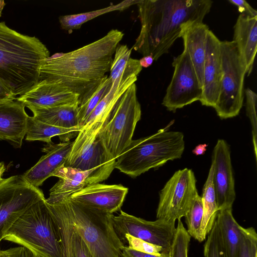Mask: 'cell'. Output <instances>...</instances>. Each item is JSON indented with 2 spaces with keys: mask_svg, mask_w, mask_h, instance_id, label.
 <instances>
[{
  "mask_svg": "<svg viewBox=\"0 0 257 257\" xmlns=\"http://www.w3.org/2000/svg\"><path fill=\"white\" fill-rule=\"evenodd\" d=\"M131 53L132 49H129L126 45L118 44L116 47L108 76L112 83L122 74L131 58Z\"/></svg>",
  "mask_w": 257,
  "mask_h": 257,
  "instance_id": "36",
  "label": "cell"
},
{
  "mask_svg": "<svg viewBox=\"0 0 257 257\" xmlns=\"http://www.w3.org/2000/svg\"><path fill=\"white\" fill-rule=\"evenodd\" d=\"M173 123L174 120L153 135L132 140L116 159L115 168L134 178L181 158L185 149L184 135L168 131Z\"/></svg>",
  "mask_w": 257,
  "mask_h": 257,
  "instance_id": "4",
  "label": "cell"
},
{
  "mask_svg": "<svg viewBox=\"0 0 257 257\" xmlns=\"http://www.w3.org/2000/svg\"><path fill=\"white\" fill-rule=\"evenodd\" d=\"M112 84L109 77L105 76L88 96L79 104V126L81 128L94 109L109 91Z\"/></svg>",
  "mask_w": 257,
  "mask_h": 257,
  "instance_id": "30",
  "label": "cell"
},
{
  "mask_svg": "<svg viewBox=\"0 0 257 257\" xmlns=\"http://www.w3.org/2000/svg\"><path fill=\"white\" fill-rule=\"evenodd\" d=\"M114 168L115 165H109L82 171L63 165L53 174L59 179L50 190L46 201L49 204H55L88 185L102 182L109 177Z\"/></svg>",
  "mask_w": 257,
  "mask_h": 257,
  "instance_id": "14",
  "label": "cell"
},
{
  "mask_svg": "<svg viewBox=\"0 0 257 257\" xmlns=\"http://www.w3.org/2000/svg\"><path fill=\"white\" fill-rule=\"evenodd\" d=\"M191 237L181 219H178L175 234L169 248V257H188Z\"/></svg>",
  "mask_w": 257,
  "mask_h": 257,
  "instance_id": "32",
  "label": "cell"
},
{
  "mask_svg": "<svg viewBox=\"0 0 257 257\" xmlns=\"http://www.w3.org/2000/svg\"><path fill=\"white\" fill-rule=\"evenodd\" d=\"M45 198L23 175L5 179L0 184V242L17 219L31 206Z\"/></svg>",
  "mask_w": 257,
  "mask_h": 257,
  "instance_id": "10",
  "label": "cell"
},
{
  "mask_svg": "<svg viewBox=\"0 0 257 257\" xmlns=\"http://www.w3.org/2000/svg\"><path fill=\"white\" fill-rule=\"evenodd\" d=\"M203 204L201 197L198 194L184 216L187 231L191 237L198 241L203 217Z\"/></svg>",
  "mask_w": 257,
  "mask_h": 257,
  "instance_id": "31",
  "label": "cell"
},
{
  "mask_svg": "<svg viewBox=\"0 0 257 257\" xmlns=\"http://www.w3.org/2000/svg\"><path fill=\"white\" fill-rule=\"evenodd\" d=\"M207 144H199L195 147L192 150V153L196 156L202 155L204 154L206 150Z\"/></svg>",
  "mask_w": 257,
  "mask_h": 257,
  "instance_id": "43",
  "label": "cell"
},
{
  "mask_svg": "<svg viewBox=\"0 0 257 257\" xmlns=\"http://www.w3.org/2000/svg\"><path fill=\"white\" fill-rule=\"evenodd\" d=\"M222 77L219 94L214 107L221 119L238 114L244 98V79L246 67L235 43L220 41Z\"/></svg>",
  "mask_w": 257,
  "mask_h": 257,
  "instance_id": "8",
  "label": "cell"
},
{
  "mask_svg": "<svg viewBox=\"0 0 257 257\" xmlns=\"http://www.w3.org/2000/svg\"><path fill=\"white\" fill-rule=\"evenodd\" d=\"M231 4L237 7L240 14H244L252 16H257V11L244 0H229Z\"/></svg>",
  "mask_w": 257,
  "mask_h": 257,
  "instance_id": "39",
  "label": "cell"
},
{
  "mask_svg": "<svg viewBox=\"0 0 257 257\" xmlns=\"http://www.w3.org/2000/svg\"><path fill=\"white\" fill-rule=\"evenodd\" d=\"M214 165H211L207 180L202 190L203 217L200 229L198 241H203L211 231L219 211L215 198L213 184Z\"/></svg>",
  "mask_w": 257,
  "mask_h": 257,
  "instance_id": "28",
  "label": "cell"
},
{
  "mask_svg": "<svg viewBox=\"0 0 257 257\" xmlns=\"http://www.w3.org/2000/svg\"><path fill=\"white\" fill-rule=\"evenodd\" d=\"M3 239L28 248L36 257H62L58 226L45 198L20 216Z\"/></svg>",
  "mask_w": 257,
  "mask_h": 257,
  "instance_id": "5",
  "label": "cell"
},
{
  "mask_svg": "<svg viewBox=\"0 0 257 257\" xmlns=\"http://www.w3.org/2000/svg\"><path fill=\"white\" fill-rule=\"evenodd\" d=\"M209 30L208 26L203 22L195 23L185 28L181 37L202 88L206 37Z\"/></svg>",
  "mask_w": 257,
  "mask_h": 257,
  "instance_id": "24",
  "label": "cell"
},
{
  "mask_svg": "<svg viewBox=\"0 0 257 257\" xmlns=\"http://www.w3.org/2000/svg\"><path fill=\"white\" fill-rule=\"evenodd\" d=\"M112 221L120 241L128 234L169 251L176 230L175 222L160 219L148 221L122 210L117 216L112 215Z\"/></svg>",
  "mask_w": 257,
  "mask_h": 257,
  "instance_id": "12",
  "label": "cell"
},
{
  "mask_svg": "<svg viewBox=\"0 0 257 257\" xmlns=\"http://www.w3.org/2000/svg\"><path fill=\"white\" fill-rule=\"evenodd\" d=\"M233 28L232 41L237 46L248 76L252 70L257 49V16L240 14Z\"/></svg>",
  "mask_w": 257,
  "mask_h": 257,
  "instance_id": "23",
  "label": "cell"
},
{
  "mask_svg": "<svg viewBox=\"0 0 257 257\" xmlns=\"http://www.w3.org/2000/svg\"><path fill=\"white\" fill-rule=\"evenodd\" d=\"M122 32L112 29L101 38L75 50L56 54L40 69L39 80L59 82L79 95V104L100 83L110 71Z\"/></svg>",
  "mask_w": 257,
  "mask_h": 257,
  "instance_id": "2",
  "label": "cell"
},
{
  "mask_svg": "<svg viewBox=\"0 0 257 257\" xmlns=\"http://www.w3.org/2000/svg\"><path fill=\"white\" fill-rule=\"evenodd\" d=\"M16 99L28 108H50L79 103V95L59 82L43 79Z\"/></svg>",
  "mask_w": 257,
  "mask_h": 257,
  "instance_id": "16",
  "label": "cell"
},
{
  "mask_svg": "<svg viewBox=\"0 0 257 257\" xmlns=\"http://www.w3.org/2000/svg\"><path fill=\"white\" fill-rule=\"evenodd\" d=\"M204 257H225L221 232L215 219L204 245Z\"/></svg>",
  "mask_w": 257,
  "mask_h": 257,
  "instance_id": "33",
  "label": "cell"
},
{
  "mask_svg": "<svg viewBox=\"0 0 257 257\" xmlns=\"http://www.w3.org/2000/svg\"><path fill=\"white\" fill-rule=\"evenodd\" d=\"M213 184L218 210L232 208L235 199L234 179L228 144L218 140L213 150Z\"/></svg>",
  "mask_w": 257,
  "mask_h": 257,
  "instance_id": "15",
  "label": "cell"
},
{
  "mask_svg": "<svg viewBox=\"0 0 257 257\" xmlns=\"http://www.w3.org/2000/svg\"><path fill=\"white\" fill-rule=\"evenodd\" d=\"M74 141L55 144H47L42 149L46 155L30 169L26 172L23 177L31 185L38 188L61 166L64 165L72 149Z\"/></svg>",
  "mask_w": 257,
  "mask_h": 257,
  "instance_id": "21",
  "label": "cell"
},
{
  "mask_svg": "<svg viewBox=\"0 0 257 257\" xmlns=\"http://www.w3.org/2000/svg\"><path fill=\"white\" fill-rule=\"evenodd\" d=\"M123 245L127 243L128 248L140 252L162 257H169V251L162 247L151 243L130 234H126L121 240Z\"/></svg>",
  "mask_w": 257,
  "mask_h": 257,
  "instance_id": "34",
  "label": "cell"
},
{
  "mask_svg": "<svg viewBox=\"0 0 257 257\" xmlns=\"http://www.w3.org/2000/svg\"><path fill=\"white\" fill-rule=\"evenodd\" d=\"M56 220L60 236L62 257H92L74 225L64 202L49 204Z\"/></svg>",
  "mask_w": 257,
  "mask_h": 257,
  "instance_id": "20",
  "label": "cell"
},
{
  "mask_svg": "<svg viewBox=\"0 0 257 257\" xmlns=\"http://www.w3.org/2000/svg\"><path fill=\"white\" fill-rule=\"evenodd\" d=\"M121 257H162L135 250L124 245L121 249Z\"/></svg>",
  "mask_w": 257,
  "mask_h": 257,
  "instance_id": "40",
  "label": "cell"
},
{
  "mask_svg": "<svg viewBox=\"0 0 257 257\" xmlns=\"http://www.w3.org/2000/svg\"><path fill=\"white\" fill-rule=\"evenodd\" d=\"M210 0H140L137 4L141 29L133 49L157 61L168 53L183 30L202 23Z\"/></svg>",
  "mask_w": 257,
  "mask_h": 257,
  "instance_id": "1",
  "label": "cell"
},
{
  "mask_svg": "<svg viewBox=\"0 0 257 257\" xmlns=\"http://www.w3.org/2000/svg\"></svg>",
  "mask_w": 257,
  "mask_h": 257,
  "instance_id": "46",
  "label": "cell"
},
{
  "mask_svg": "<svg viewBox=\"0 0 257 257\" xmlns=\"http://www.w3.org/2000/svg\"><path fill=\"white\" fill-rule=\"evenodd\" d=\"M25 105L17 99L0 103V140L21 148L26 135L29 116Z\"/></svg>",
  "mask_w": 257,
  "mask_h": 257,
  "instance_id": "22",
  "label": "cell"
},
{
  "mask_svg": "<svg viewBox=\"0 0 257 257\" xmlns=\"http://www.w3.org/2000/svg\"><path fill=\"white\" fill-rule=\"evenodd\" d=\"M237 257H257V234L252 227H240Z\"/></svg>",
  "mask_w": 257,
  "mask_h": 257,
  "instance_id": "35",
  "label": "cell"
},
{
  "mask_svg": "<svg viewBox=\"0 0 257 257\" xmlns=\"http://www.w3.org/2000/svg\"><path fill=\"white\" fill-rule=\"evenodd\" d=\"M246 97V108L247 115L249 117L252 125V142L255 157L256 158V94L249 88L245 91Z\"/></svg>",
  "mask_w": 257,
  "mask_h": 257,
  "instance_id": "37",
  "label": "cell"
},
{
  "mask_svg": "<svg viewBox=\"0 0 257 257\" xmlns=\"http://www.w3.org/2000/svg\"><path fill=\"white\" fill-rule=\"evenodd\" d=\"M79 103L50 108H29L33 117L48 124L62 128L79 126ZM80 127V126H79Z\"/></svg>",
  "mask_w": 257,
  "mask_h": 257,
  "instance_id": "25",
  "label": "cell"
},
{
  "mask_svg": "<svg viewBox=\"0 0 257 257\" xmlns=\"http://www.w3.org/2000/svg\"><path fill=\"white\" fill-rule=\"evenodd\" d=\"M198 194L193 171L188 168L176 171L160 192L157 219L170 222L181 219Z\"/></svg>",
  "mask_w": 257,
  "mask_h": 257,
  "instance_id": "9",
  "label": "cell"
},
{
  "mask_svg": "<svg viewBox=\"0 0 257 257\" xmlns=\"http://www.w3.org/2000/svg\"><path fill=\"white\" fill-rule=\"evenodd\" d=\"M49 57V51L38 38L0 22V80L17 97L38 82L40 67Z\"/></svg>",
  "mask_w": 257,
  "mask_h": 257,
  "instance_id": "3",
  "label": "cell"
},
{
  "mask_svg": "<svg viewBox=\"0 0 257 257\" xmlns=\"http://www.w3.org/2000/svg\"><path fill=\"white\" fill-rule=\"evenodd\" d=\"M216 220L221 232L225 257H237L241 225L234 219L232 208L219 210Z\"/></svg>",
  "mask_w": 257,
  "mask_h": 257,
  "instance_id": "27",
  "label": "cell"
},
{
  "mask_svg": "<svg viewBox=\"0 0 257 257\" xmlns=\"http://www.w3.org/2000/svg\"><path fill=\"white\" fill-rule=\"evenodd\" d=\"M174 70L167 88L162 104L175 112L177 109L201 100L203 88L201 86L187 49L174 59Z\"/></svg>",
  "mask_w": 257,
  "mask_h": 257,
  "instance_id": "11",
  "label": "cell"
},
{
  "mask_svg": "<svg viewBox=\"0 0 257 257\" xmlns=\"http://www.w3.org/2000/svg\"><path fill=\"white\" fill-rule=\"evenodd\" d=\"M81 129V127L79 126L70 128L55 126L29 116L26 140L41 141L49 144L52 142V137L58 136L62 142H66L70 141L71 138L77 137Z\"/></svg>",
  "mask_w": 257,
  "mask_h": 257,
  "instance_id": "26",
  "label": "cell"
},
{
  "mask_svg": "<svg viewBox=\"0 0 257 257\" xmlns=\"http://www.w3.org/2000/svg\"><path fill=\"white\" fill-rule=\"evenodd\" d=\"M0 257H36L28 248L20 246L6 250L0 249Z\"/></svg>",
  "mask_w": 257,
  "mask_h": 257,
  "instance_id": "38",
  "label": "cell"
},
{
  "mask_svg": "<svg viewBox=\"0 0 257 257\" xmlns=\"http://www.w3.org/2000/svg\"><path fill=\"white\" fill-rule=\"evenodd\" d=\"M104 124L97 123L82 128L73 142L64 166L82 171L109 165H115V160L108 157L97 135Z\"/></svg>",
  "mask_w": 257,
  "mask_h": 257,
  "instance_id": "13",
  "label": "cell"
},
{
  "mask_svg": "<svg viewBox=\"0 0 257 257\" xmlns=\"http://www.w3.org/2000/svg\"><path fill=\"white\" fill-rule=\"evenodd\" d=\"M139 61L142 67L147 68L152 64L154 60L152 56L149 55L144 56Z\"/></svg>",
  "mask_w": 257,
  "mask_h": 257,
  "instance_id": "42",
  "label": "cell"
},
{
  "mask_svg": "<svg viewBox=\"0 0 257 257\" xmlns=\"http://www.w3.org/2000/svg\"><path fill=\"white\" fill-rule=\"evenodd\" d=\"M142 68L139 60L131 58L121 75L112 83L109 91L94 109L82 128L97 123L104 124L121 95L137 80Z\"/></svg>",
  "mask_w": 257,
  "mask_h": 257,
  "instance_id": "18",
  "label": "cell"
},
{
  "mask_svg": "<svg viewBox=\"0 0 257 257\" xmlns=\"http://www.w3.org/2000/svg\"><path fill=\"white\" fill-rule=\"evenodd\" d=\"M127 192L128 188L120 184L98 183L86 186L72 194L70 198L87 207L113 214L120 210Z\"/></svg>",
  "mask_w": 257,
  "mask_h": 257,
  "instance_id": "17",
  "label": "cell"
},
{
  "mask_svg": "<svg viewBox=\"0 0 257 257\" xmlns=\"http://www.w3.org/2000/svg\"><path fill=\"white\" fill-rule=\"evenodd\" d=\"M16 99L17 96L0 80V103Z\"/></svg>",
  "mask_w": 257,
  "mask_h": 257,
  "instance_id": "41",
  "label": "cell"
},
{
  "mask_svg": "<svg viewBox=\"0 0 257 257\" xmlns=\"http://www.w3.org/2000/svg\"><path fill=\"white\" fill-rule=\"evenodd\" d=\"M5 2L3 0H0V17L2 15V11L5 6Z\"/></svg>",
  "mask_w": 257,
  "mask_h": 257,
  "instance_id": "45",
  "label": "cell"
},
{
  "mask_svg": "<svg viewBox=\"0 0 257 257\" xmlns=\"http://www.w3.org/2000/svg\"><path fill=\"white\" fill-rule=\"evenodd\" d=\"M61 200L92 257H121L124 245L114 230L113 214L87 207L73 201L70 196Z\"/></svg>",
  "mask_w": 257,
  "mask_h": 257,
  "instance_id": "6",
  "label": "cell"
},
{
  "mask_svg": "<svg viewBox=\"0 0 257 257\" xmlns=\"http://www.w3.org/2000/svg\"><path fill=\"white\" fill-rule=\"evenodd\" d=\"M6 170L5 164L4 162L0 163V184L4 181L5 179L2 178V176Z\"/></svg>",
  "mask_w": 257,
  "mask_h": 257,
  "instance_id": "44",
  "label": "cell"
},
{
  "mask_svg": "<svg viewBox=\"0 0 257 257\" xmlns=\"http://www.w3.org/2000/svg\"><path fill=\"white\" fill-rule=\"evenodd\" d=\"M140 0H125L115 5L89 12L62 16L59 18L62 29L69 32L79 29L85 22L98 16L115 11H123L130 6L138 4Z\"/></svg>",
  "mask_w": 257,
  "mask_h": 257,
  "instance_id": "29",
  "label": "cell"
},
{
  "mask_svg": "<svg viewBox=\"0 0 257 257\" xmlns=\"http://www.w3.org/2000/svg\"><path fill=\"white\" fill-rule=\"evenodd\" d=\"M141 113L135 83L121 95L97 135L110 160H116L133 140Z\"/></svg>",
  "mask_w": 257,
  "mask_h": 257,
  "instance_id": "7",
  "label": "cell"
},
{
  "mask_svg": "<svg viewBox=\"0 0 257 257\" xmlns=\"http://www.w3.org/2000/svg\"><path fill=\"white\" fill-rule=\"evenodd\" d=\"M202 105L214 107L220 89L222 69L220 55V41L208 30L203 68Z\"/></svg>",
  "mask_w": 257,
  "mask_h": 257,
  "instance_id": "19",
  "label": "cell"
}]
</instances>
